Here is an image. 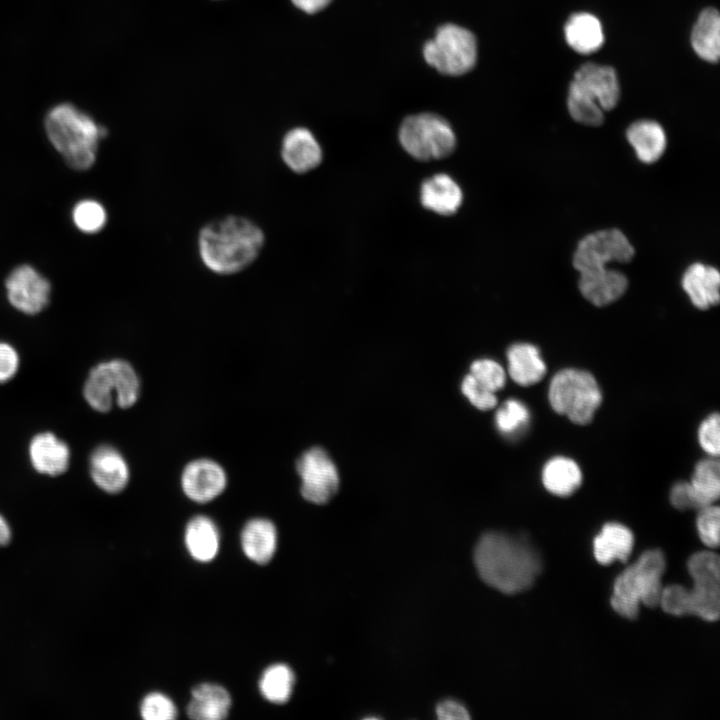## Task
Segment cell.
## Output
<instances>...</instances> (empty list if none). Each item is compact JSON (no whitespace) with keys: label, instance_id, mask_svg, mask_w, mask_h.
<instances>
[{"label":"cell","instance_id":"1","mask_svg":"<svg viewBox=\"0 0 720 720\" xmlns=\"http://www.w3.org/2000/svg\"><path fill=\"white\" fill-rule=\"evenodd\" d=\"M474 562L482 580L506 594L530 588L542 569L538 553L525 538L500 532L479 539Z\"/></svg>","mask_w":720,"mask_h":720},{"label":"cell","instance_id":"2","mask_svg":"<svg viewBox=\"0 0 720 720\" xmlns=\"http://www.w3.org/2000/svg\"><path fill=\"white\" fill-rule=\"evenodd\" d=\"M264 244V232L255 222L234 215L209 222L198 237L201 261L219 275H233L247 269L258 258Z\"/></svg>","mask_w":720,"mask_h":720},{"label":"cell","instance_id":"3","mask_svg":"<svg viewBox=\"0 0 720 720\" xmlns=\"http://www.w3.org/2000/svg\"><path fill=\"white\" fill-rule=\"evenodd\" d=\"M688 570L693 587L670 585L663 588L659 606L671 615H695L706 621H716L720 610L718 555L708 551L695 553L688 560Z\"/></svg>","mask_w":720,"mask_h":720},{"label":"cell","instance_id":"4","mask_svg":"<svg viewBox=\"0 0 720 720\" xmlns=\"http://www.w3.org/2000/svg\"><path fill=\"white\" fill-rule=\"evenodd\" d=\"M45 130L54 148L73 169H89L96 159L98 141L106 129L72 104L53 107L45 118Z\"/></svg>","mask_w":720,"mask_h":720},{"label":"cell","instance_id":"5","mask_svg":"<svg viewBox=\"0 0 720 720\" xmlns=\"http://www.w3.org/2000/svg\"><path fill=\"white\" fill-rule=\"evenodd\" d=\"M666 562L660 550H648L615 580L611 597L612 608L622 617L637 618L640 604L659 606Z\"/></svg>","mask_w":720,"mask_h":720},{"label":"cell","instance_id":"6","mask_svg":"<svg viewBox=\"0 0 720 720\" xmlns=\"http://www.w3.org/2000/svg\"><path fill=\"white\" fill-rule=\"evenodd\" d=\"M83 394L89 406L98 412H108L114 402L129 408L138 400L140 381L127 361L114 359L91 369Z\"/></svg>","mask_w":720,"mask_h":720},{"label":"cell","instance_id":"7","mask_svg":"<svg viewBox=\"0 0 720 720\" xmlns=\"http://www.w3.org/2000/svg\"><path fill=\"white\" fill-rule=\"evenodd\" d=\"M552 409L575 424H588L601 404L602 395L594 376L584 370L566 368L557 372L548 389Z\"/></svg>","mask_w":720,"mask_h":720},{"label":"cell","instance_id":"8","mask_svg":"<svg viewBox=\"0 0 720 720\" xmlns=\"http://www.w3.org/2000/svg\"><path fill=\"white\" fill-rule=\"evenodd\" d=\"M399 140L407 153L422 161L447 157L456 146L450 124L432 113L407 117L400 126Z\"/></svg>","mask_w":720,"mask_h":720},{"label":"cell","instance_id":"9","mask_svg":"<svg viewBox=\"0 0 720 720\" xmlns=\"http://www.w3.org/2000/svg\"><path fill=\"white\" fill-rule=\"evenodd\" d=\"M423 55L425 61L440 73L461 75L470 71L476 63V39L461 26L445 24L425 43Z\"/></svg>","mask_w":720,"mask_h":720},{"label":"cell","instance_id":"10","mask_svg":"<svg viewBox=\"0 0 720 720\" xmlns=\"http://www.w3.org/2000/svg\"><path fill=\"white\" fill-rule=\"evenodd\" d=\"M634 254V247L621 230L604 229L587 234L578 242L573 266L579 273L594 272L612 261L629 262Z\"/></svg>","mask_w":720,"mask_h":720},{"label":"cell","instance_id":"11","mask_svg":"<svg viewBox=\"0 0 720 720\" xmlns=\"http://www.w3.org/2000/svg\"><path fill=\"white\" fill-rule=\"evenodd\" d=\"M301 494L315 504L328 502L337 492L339 477L335 464L320 447L305 451L297 460Z\"/></svg>","mask_w":720,"mask_h":720},{"label":"cell","instance_id":"12","mask_svg":"<svg viewBox=\"0 0 720 720\" xmlns=\"http://www.w3.org/2000/svg\"><path fill=\"white\" fill-rule=\"evenodd\" d=\"M5 286L9 302L23 313L36 314L49 301L48 280L29 265L15 268L8 276Z\"/></svg>","mask_w":720,"mask_h":720},{"label":"cell","instance_id":"13","mask_svg":"<svg viewBox=\"0 0 720 720\" xmlns=\"http://www.w3.org/2000/svg\"><path fill=\"white\" fill-rule=\"evenodd\" d=\"M225 470L210 459H197L188 463L181 475L184 494L197 503H207L219 496L225 489Z\"/></svg>","mask_w":720,"mask_h":720},{"label":"cell","instance_id":"14","mask_svg":"<svg viewBox=\"0 0 720 720\" xmlns=\"http://www.w3.org/2000/svg\"><path fill=\"white\" fill-rule=\"evenodd\" d=\"M93 482L109 494L121 492L129 481V467L122 454L110 445L97 447L90 456Z\"/></svg>","mask_w":720,"mask_h":720},{"label":"cell","instance_id":"15","mask_svg":"<svg viewBox=\"0 0 720 720\" xmlns=\"http://www.w3.org/2000/svg\"><path fill=\"white\" fill-rule=\"evenodd\" d=\"M281 157L295 173H307L322 160V150L313 133L304 127L289 130L283 137Z\"/></svg>","mask_w":720,"mask_h":720},{"label":"cell","instance_id":"16","mask_svg":"<svg viewBox=\"0 0 720 720\" xmlns=\"http://www.w3.org/2000/svg\"><path fill=\"white\" fill-rule=\"evenodd\" d=\"M573 80L596 100L603 111H609L617 105L620 87L612 67L586 63L575 72Z\"/></svg>","mask_w":720,"mask_h":720},{"label":"cell","instance_id":"17","mask_svg":"<svg viewBox=\"0 0 720 720\" xmlns=\"http://www.w3.org/2000/svg\"><path fill=\"white\" fill-rule=\"evenodd\" d=\"M578 287L589 302L602 307L618 300L627 290L628 279L620 271L602 270L580 273Z\"/></svg>","mask_w":720,"mask_h":720},{"label":"cell","instance_id":"18","mask_svg":"<svg viewBox=\"0 0 720 720\" xmlns=\"http://www.w3.org/2000/svg\"><path fill=\"white\" fill-rule=\"evenodd\" d=\"M29 458L33 468L49 476L63 474L70 462L67 444L51 432L35 435L29 445Z\"/></svg>","mask_w":720,"mask_h":720},{"label":"cell","instance_id":"19","mask_svg":"<svg viewBox=\"0 0 720 720\" xmlns=\"http://www.w3.org/2000/svg\"><path fill=\"white\" fill-rule=\"evenodd\" d=\"M682 288L692 304L706 310L719 303L720 275L718 270L702 263H693L683 274Z\"/></svg>","mask_w":720,"mask_h":720},{"label":"cell","instance_id":"20","mask_svg":"<svg viewBox=\"0 0 720 720\" xmlns=\"http://www.w3.org/2000/svg\"><path fill=\"white\" fill-rule=\"evenodd\" d=\"M231 704V696L224 687L202 683L191 692L187 715L194 720H221L227 717Z\"/></svg>","mask_w":720,"mask_h":720},{"label":"cell","instance_id":"21","mask_svg":"<svg viewBox=\"0 0 720 720\" xmlns=\"http://www.w3.org/2000/svg\"><path fill=\"white\" fill-rule=\"evenodd\" d=\"M241 547L246 557L260 565L268 563L277 547V530L264 518L249 520L241 532Z\"/></svg>","mask_w":720,"mask_h":720},{"label":"cell","instance_id":"22","mask_svg":"<svg viewBox=\"0 0 720 720\" xmlns=\"http://www.w3.org/2000/svg\"><path fill=\"white\" fill-rule=\"evenodd\" d=\"M626 137L634 148L637 158L646 164L658 161L666 149V134L663 127L652 120H638L632 123Z\"/></svg>","mask_w":720,"mask_h":720},{"label":"cell","instance_id":"23","mask_svg":"<svg viewBox=\"0 0 720 720\" xmlns=\"http://www.w3.org/2000/svg\"><path fill=\"white\" fill-rule=\"evenodd\" d=\"M462 200L461 188L446 174L434 175L422 184L421 202L423 206L438 214H454Z\"/></svg>","mask_w":720,"mask_h":720},{"label":"cell","instance_id":"24","mask_svg":"<svg viewBox=\"0 0 720 720\" xmlns=\"http://www.w3.org/2000/svg\"><path fill=\"white\" fill-rule=\"evenodd\" d=\"M508 372L519 385L539 382L546 373V365L539 349L530 343H516L507 351Z\"/></svg>","mask_w":720,"mask_h":720},{"label":"cell","instance_id":"25","mask_svg":"<svg viewBox=\"0 0 720 720\" xmlns=\"http://www.w3.org/2000/svg\"><path fill=\"white\" fill-rule=\"evenodd\" d=\"M185 546L190 556L199 562L213 560L220 546V535L216 524L203 515L193 517L184 534Z\"/></svg>","mask_w":720,"mask_h":720},{"label":"cell","instance_id":"26","mask_svg":"<svg viewBox=\"0 0 720 720\" xmlns=\"http://www.w3.org/2000/svg\"><path fill=\"white\" fill-rule=\"evenodd\" d=\"M567 44L580 54L597 51L604 42L601 22L590 13L580 12L571 15L564 27Z\"/></svg>","mask_w":720,"mask_h":720},{"label":"cell","instance_id":"27","mask_svg":"<svg viewBox=\"0 0 720 720\" xmlns=\"http://www.w3.org/2000/svg\"><path fill=\"white\" fill-rule=\"evenodd\" d=\"M633 545L634 536L627 527L608 523L594 539V556L602 565H609L615 560L626 562Z\"/></svg>","mask_w":720,"mask_h":720},{"label":"cell","instance_id":"28","mask_svg":"<svg viewBox=\"0 0 720 720\" xmlns=\"http://www.w3.org/2000/svg\"><path fill=\"white\" fill-rule=\"evenodd\" d=\"M695 53L705 61L717 62L720 56V16L715 8L704 9L691 33Z\"/></svg>","mask_w":720,"mask_h":720},{"label":"cell","instance_id":"29","mask_svg":"<svg viewBox=\"0 0 720 720\" xmlns=\"http://www.w3.org/2000/svg\"><path fill=\"white\" fill-rule=\"evenodd\" d=\"M544 487L557 496H569L581 482L582 473L578 464L567 457L556 456L548 460L542 470Z\"/></svg>","mask_w":720,"mask_h":720},{"label":"cell","instance_id":"30","mask_svg":"<svg viewBox=\"0 0 720 720\" xmlns=\"http://www.w3.org/2000/svg\"><path fill=\"white\" fill-rule=\"evenodd\" d=\"M295 675L286 664L276 663L267 667L259 679V691L269 702L274 704L286 703L293 691Z\"/></svg>","mask_w":720,"mask_h":720},{"label":"cell","instance_id":"31","mask_svg":"<svg viewBox=\"0 0 720 720\" xmlns=\"http://www.w3.org/2000/svg\"><path fill=\"white\" fill-rule=\"evenodd\" d=\"M689 484L699 509L713 504L719 498L720 494V469L718 461L708 458L698 462Z\"/></svg>","mask_w":720,"mask_h":720},{"label":"cell","instance_id":"32","mask_svg":"<svg viewBox=\"0 0 720 720\" xmlns=\"http://www.w3.org/2000/svg\"><path fill=\"white\" fill-rule=\"evenodd\" d=\"M567 107L571 117L583 125L599 126L604 121L603 109L574 80L569 86Z\"/></svg>","mask_w":720,"mask_h":720},{"label":"cell","instance_id":"33","mask_svg":"<svg viewBox=\"0 0 720 720\" xmlns=\"http://www.w3.org/2000/svg\"><path fill=\"white\" fill-rule=\"evenodd\" d=\"M530 422V412L525 404L508 399L497 410L495 424L498 431L508 438H516L525 432Z\"/></svg>","mask_w":720,"mask_h":720},{"label":"cell","instance_id":"34","mask_svg":"<svg viewBox=\"0 0 720 720\" xmlns=\"http://www.w3.org/2000/svg\"><path fill=\"white\" fill-rule=\"evenodd\" d=\"M107 215L104 207L94 200L79 202L73 210V221L81 231L95 233L106 223Z\"/></svg>","mask_w":720,"mask_h":720},{"label":"cell","instance_id":"35","mask_svg":"<svg viewBox=\"0 0 720 720\" xmlns=\"http://www.w3.org/2000/svg\"><path fill=\"white\" fill-rule=\"evenodd\" d=\"M139 711L145 720H172L177 716L174 702L160 692L147 694L140 703Z\"/></svg>","mask_w":720,"mask_h":720},{"label":"cell","instance_id":"36","mask_svg":"<svg viewBox=\"0 0 720 720\" xmlns=\"http://www.w3.org/2000/svg\"><path fill=\"white\" fill-rule=\"evenodd\" d=\"M477 382L490 390L497 392L505 384V372L500 364L491 359L476 360L471 365L470 373Z\"/></svg>","mask_w":720,"mask_h":720},{"label":"cell","instance_id":"37","mask_svg":"<svg viewBox=\"0 0 720 720\" xmlns=\"http://www.w3.org/2000/svg\"><path fill=\"white\" fill-rule=\"evenodd\" d=\"M719 508L708 505L699 509L697 516V528L702 542L710 547L716 548L719 544Z\"/></svg>","mask_w":720,"mask_h":720},{"label":"cell","instance_id":"38","mask_svg":"<svg viewBox=\"0 0 720 720\" xmlns=\"http://www.w3.org/2000/svg\"><path fill=\"white\" fill-rule=\"evenodd\" d=\"M462 392L475 407L481 410L491 409L497 403L495 393L482 386L471 374L464 378Z\"/></svg>","mask_w":720,"mask_h":720},{"label":"cell","instance_id":"39","mask_svg":"<svg viewBox=\"0 0 720 720\" xmlns=\"http://www.w3.org/2000/svg\"><path fill=\"white\" fill-rule=\"evenodd\" d=\"M719 432V415L717 413L709 415L698 430V440L702 449L714 457H717L720 451Z\"/></svg>","mask_w":720,"mask_h":720},{"label":"cell","instance_id":"40","mask_svg":"<svg viewBox=\"0 0 720 720\" xmlns=\"http://www.w3.org/2000/svg\"><path fill=\"white\" fill-rule=\"evenodd\" d=\"M19 367V356L13 346L0 342V383L13 378Z\"/></svg>","mask_w":720,"mask_h":720},{"label":"cell","instance_id":"41","mask_svg":"<svg viewBox=\"0 0 720 720\" xmlns=\"http://www.w3.org/2000/svg\"><path fill=\"white\" fill-rule=\"evenodd\" d=\"M670 501L679 510L699 509L689 482L676 483L671 489Z\"/></svg>","mask_w":720,"mask_h":720},{"label":"cell","instance_id":"42","mask_svg":"<svg viewBox=\"0 0 720 720\" xmlns=\"http://www.w3.org/2000/svg\"><path fill=\"white\" fill-rule=\"evenodd\" d=\"M436 713L442 720H467L470 717L467 709L454 700H445L439 703Z\"/></svg>","mask_w":720,"mask_h":720},{"label":"cell","instance_id":"43","mask_svg":"<svg viewBox=\"0 0 720 720\" xmlns=\"http://www.w3.org/2000/svg\"><path fill=\"white\" fill-rule=\"evenodd\" d=\"M332 0H291L294 6L305 13L314 14L329 5Z\"/></svg>","mask_w":720,"mask_h":720},{"label":"cell","instance_id":"44","mask_svg":"<svg viewBox=\"0 0 720 720\" xmlns=\"http://www.w3.org/2000/svg\"><path fill=\"white\" fill-rule=\"evenodd\" d=\"M12 537L8 521L0 514V547L6 546Z\"/></svg>","mask_w":720,"mask_h":720}]
</instances>
